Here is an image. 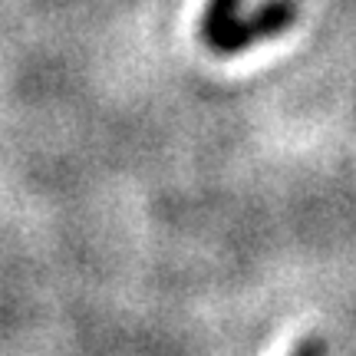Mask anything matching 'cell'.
<instances>
[{
    "label": "cell",
    "instance_id": "obj_2",
    "mask_svg": "<svg viewBox=\"0 0 356 356\" xmlns=\"http://www.w3.org/2000/svg\"><path fill=\"white\" fill-rule=\"evenodd\" d=\"M241 13H244V0H208L202 13V26H198L204 47L215 53L218 43L225 40V33L234 26V20Z\"/></svg>",
    "mask_w": 356,
    "mask_h": 356
},
{
    "label": "cell",
    "instance_id": "obj_1",
    "mask_svg": "<svg viewBox=\"0 0 356 356\" xmlns=\"http://www.w3.org/2000/svg\"><path fill=\"white\" fill-rule=\"evenodd\" d=\"M300 17V3L297 0H264L257 3L251 13H241L234 26H231L225 40L218 43V56H234V53L257 47L264 40H274L280 33H287Z\"/></svg>",
    "mask_w": 356,
    "mask_h": 356
},
{
    "label": "cell",
    "instance_id": "obj_3",
    "mask_svg": "<svg viewBox=\"0 0 356 356\" xmlns=\"http://www.w3.org/2000/svg\"><path fill=\"white\" fill-rule=\"evenodd\" d=\"M291 356H327V346H323L320 337H307V340H300V343L293 346Z\"/></svg>",
    "mask_w": 356,
    "mask_h": 356
}]
</instances>
